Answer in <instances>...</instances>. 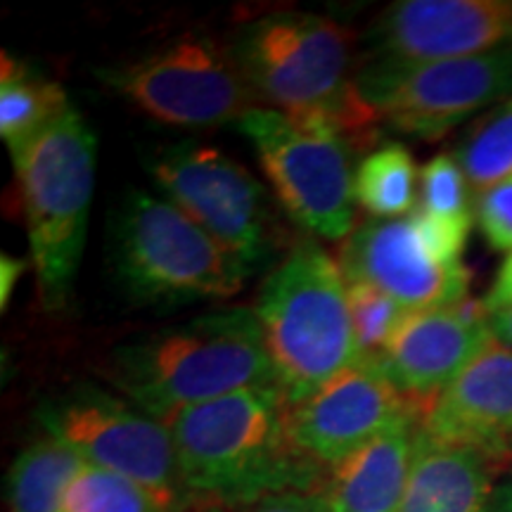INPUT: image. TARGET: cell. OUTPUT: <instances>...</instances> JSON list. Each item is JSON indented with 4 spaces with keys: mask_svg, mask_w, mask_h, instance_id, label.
I'll use <instances>...</instances> for the list:
<instances>
[{
    "mask_svg": "<svg viewBox=\"0 0 512 512\" xmlns=\"http://www.w3.org/2000/svg\"><path fill=\"white\" fill-rule=\"evenodd\" d=\"M287 408L278 387H259L171 415L164 425L192 503L238 508L283 491H320L325 472L292 444Z\"/></svg>",
    "mask_w": 512,
    "mask_h": 512,
    "instance_id": "1",
    "label": "cell"
},
{
    "mask_svg": "<svg viewBox=\"0 0 512 512\" xmlns=\"http://www.w3.org/2000/svg\"><path fill=\"white\" fill-rule=\"evenodd\" d=\"M117 392L166 422L192 406L275 387L259 318L249 306L209 311L114 349L105 370Z\"/></svg>",
    "mask_w": 512,
    "mask_h": 512,
    "instance_id": "2",
    "label": "cell"
},
{
    "mask_svg": "<svg viewBox=\"0 0 512 512\" xmlns=\"http://www.w3.org/2000/svg\"><path fill=\"white\" fill-rule=\"evenodd\" d=\"M259 107L304 121H323L349 140L377 128L356 95L351 36L335 19L302 10H275L242 24L230 41Z\"/></svg>",
    "mask_w": 512,
    "mask_h": 512,
    "instance_id": "3",
    "label": "cell"
},
{
    "mask_svg": "<svg viewBox=\"0 0 512 512\" xmlns=\"http://www.w3.org/2000/svg\"><path fill=\"white\" fill-rule=\"evenodd\" d=\"M256 318L275 387L299 406L361 361L342 268L316 240H299L261 285Z\"/></svg>",
    "mask_w": 512,
    "mask_h": 512,
    "instance_id": "4",
    "label": "cell"
},
{
    "mask_svg": "<svg viewBox=\"0 0 512 512\" xmlns=\"http://www.w3.org/2000/svg\"><path fill=\"white\" fill-rule=\"evenodd\" d=\"M22 197L41 302L48 311L72 304L86 247L95 190L98 138L79 110L10 152Z\"/></svg>",
    "mask_w": 512,
    "mask_h": 512,
    "instance_id": "5",
    "label": "cell"
},
{
    "mask_svg": "<svg viewBox=\"0 0 512 512\" xmlns=\"http://www.w3.org/2000/svg\"><path fill=\"white\" fill-rule=\"evenodd\" d=\"M112 266L126 297L152 309L223 302L252 275L174 202L145 190L114 216Z\"/></svg>",
    "mask_w": 512,
    "mask_h": 512,
    "instance_id": "6",
    "label": "cell"
},
{
    "mask_svg": "<svg viewBox=\"0 0 512 512\" xmlns=\"http://www.w3.org/2000/svg\"><path fill=\"white\" fill-rule=\"evenodd\" d=\"M240 131L294 223L325 240L354 233L356 169L351 140L339 128L254 107Z\"/></svg>",
    "mask_w": 512,
    "mask_h": 512,
    "instance_id": "7",
    "label": "cell"
},
{
    "mask_svg": "<svg viewBox=\"0 0 512 512\" xmlns=\"http://www.w3.org/2000/svg\"><path fill=\"white\" fill-rule=\"evenodd\" d=\"M36 418L48 437L72 448L83 463L131 479L171 512L192 503L169 427L121 394L76 384L43 401Z\"/></svg>",
    "mask_w": 512,
    "mask_h": 512,
    "instance_id": "8",
    "label": "cell"
},
{
    "mask_svg": "<svg viewBox=\"0 0 512 512\" xmlns=\"http://www.w3.org/2000/svg\"><path fill=\"white\" fill-rule=\"evenodd\" d=\"M95 79L150 119L174 128H216L245 117L256 98L228 48L185 34L138 60L93 69Z\"/></svg>",
    "mask_w": 512,
    "mask_h": 512,
    "instance_id": "9",
    "label": "cell"
},
{
    "mask_svg": "<svg viewBox=\"0 0 512 512\" xmlns=\"http://www.w3.org/2000/svg\"><path fill=\"white\" fill-rule=\"evenodd\" d=\"M356 95L377 126L403 136L441 138L512 98V46L425 64L363 62Z\"/></svg>",
    "mask_w": 512,
    "mask_h": 512,
    "instance_id": "10",
    "label": "cell"
},
{
    "mask_svg": "<svg viewBox=\"0 0 512 512\" xmlns=\"http://www.w3.org/2000/svg\"><path fill=\"white\" fill-rule=\"evenodd\" d=\"M465 245V235L415 209L401 219L361 223L337 264L347 283L373 285L408 313L430 311L470 297Z\"/></svg>",
    "mask_w": 512,
    "mask_h": 512,
    "instance_id": "11",
    "label": "cell"
},
{
    "mask_svg": "<svg viewBox=\"0 0 512 512\" xmlns=\"http://www.w3.org/2000/svg\"><path fill=\"white\" fill-rule=\"evenodd\" d=\"M152 181L183 214L233 254L249 273L271 247L264 185L245 166L211 145L181 143L145 159Z\"/></svg>",
    "mask_w": 512,
    "mask_h": 512,
    "instance_id": "12",
    "label": "cell"
},
{
    "mask_svg": "<svg viewBox=\"0 0 512 512\" xmlns=\"http://www.w3.org/2000/svg\"><path fill=\"white\" fill-rule=\"evenodd\" d=\"M401 422H422V415L384 375L377 358H361L299 406L287 408L292 444L323 472Z\"/></svg>",
    "mask_w": 512,
    "mask_h": 512,
    "instance_id": "13",
    "label": "cell"
},
{
    "mask_svg": "<svg viewBox=\"0 0 512 512\" xmlns=\"http://www.w3.org/2000/svg\"><path fill=\"white\" fill-rule=\"evenodd\" d=\"M512 46V0H401L366 34V64L458 60Z\"/></svg>",
    "mask_w": 512,
    "mask_h": 512,
    "instance_id": "14",
    "label": "cell"
},
{
    "mask_svg": "<svg viewBox=\"0 0 512 512\" xmlns=\"http://www.w3.org/2000/svg\"><path fill=\"white\" fill-rule=\"evenodd\" d=\"M494 339L482 299L413 311L377 354L384 375L422 418L467 363Z\"/></svg>",
    "mask_w": 512,
    "mask_h": 512,
    "instance_id": "15",
    "label": "cell"
},
{
    "mask_svg": "<svg viewBox=\"0 0 512 512\" xmlns=\"http://www.w3.org/2000/svg\"><path fill=\"white\" fill-rule=\"evenodd\" d=\"M437 444L494 456L512 446V349L494 337L441 392L420 422Z\"/></svg>",
    "mask_w": 512,
    "mask_h": 512,
    "instance_id": "16",
    "label": "cell"
},
{
    "mask_svg": "<svg viewBox=\"0 0 512 512\" xmlns=\"http://www.w3.org/2000/svg\"><path fill=\"white\" fill-rule=\"evenodd\" d=\"M418 434L420 422H401L328 470L320 494L330 512H399Z\"/></svg>",
    "mask_w": 512,
    "mask_h": 512,
    "instance_id": "17",
    "label": "cell"
},
{
    "mask_svg": "<svg viewBox=\"0 0 512 512\" xmlns=\"http://www.w3.org/2000/svg\"><path fill=\"white\" fill-rule=\"evenodd\" d=\"M491 458L470 448L437 444L418 434V448L399 512H491Z\"/></svg>",
    "mask_w": 512,
    "mask_h": 512,
    "instance_id": "18",
    "label": "cell"
},
{
    "mask_svg": "<svg viewBox=\"0 0 512 512\" xmlns=\"http://www.w3.org/2000/svg\"><path fill=\"white\" fill-rule=\"evenodd\" d=\"M72 110L57 81L41 76L29 64L3 53L0 69V138L8 152L41 136L62 114Z\"/></svg>",
    "mask_w": 512,
    "mask_h": 512,
    "instance_id": "19",
    "label": "cell"
},
{
    "mask_svg": "<svg viewBox=\"0 0 512 512\" xmlns=\"http://www.w3.org/2000/svg\"><path fill=\"white\" fill-rule=\"evenodd\" d=\"M83 467L72 448L41 437L12 460L5 494L10 512H60L69 484Z\"/></svg>",
    "mask_w": 512,
    "mask_h": 512,
    "instance_id": "20",
    "label": "cell"
},
{
    "mask_svg": "<svg viewBox=\"0 0 512 512\" xmlns=\"http://www.w3.org/2000/svg\"><path fill=\"white\" fill-rule=\"evenodd\" d=\"M420 171L408 147L389 143L356 169V204L373 219H401L418 207Z\"/></svg>",
    "mask_w": 512,
    "mask_h": 512,
    "instance_id": "21",
    "label": "cell"
},
{
    "mask_svg": "<svg viewBox=\"0 0 512 512\" xmlns=\"http://www.w3.org/2000/svg\"><path fill=\"white\" fill-rule=\"evenodd\" d=\"M472 190L482 192L512 176V98L486 112L453 152Z\"/></svg>",
    "mask_w": 512,
    "mask_h": 512,
    "instance_id": "22",
    "label": "cell"
},
{
    "mask_svg": "<svg viewBox=\"0 0 512 512\" xmlns=\"http://www.w3.org/2000/svg\"><path fill=\"white\" fill-rule=\"evenodd\" d=\"M415 209L470 238L472 223H477L475 190L453 152L451 155L441 152L422 166L418 207Z\"/></svg>",
    "mask_w": 512,
    "mask_h": 512,
    "instance_id": "23",
    "label": "cell"
},
{
    "mask_svg": "<svg viewBox=\"0 0 512 512\" xmlns=\"http://www.w3.org/2000/svg\"><path fill=\"white\" fill-rule=\"evenodd\" d=\"M60 512H171L131 479L83 463L62 498Z\"/></svg>",
    "mask_w": 512,
    "mask_h": 512,
    "instance_id": "24",
    "label": "cell"
},
{
    "mask_svg": "<svg viewBox=\"0 0 512 512\" xmlns=\"http://www.w3.org/2000/svg\"><path fill=\"white\" fill-rule=\"evenodd\" d=\"M349 309L363 358H375L408 316L392 297L366 283H347Z\"/></svg>",
    "mask_w": 512,
    "mask_h": 512,
    "instance_id": "25",
    "label": "cell"
},
{
    "mask_svg": "<svg viewBox=\"0 0 512 512\" xmlns=\"http://www.w3.org/2000/svg\"><path fill=\"white\" fill-rule=\"evenodd\" d=\"M475 221L491 247L512 252V176L477 192Z\"/></svg>",
    "mask_w": 512,
    "mask_h": 512,
    "instance_id": "26",
    "label": "cell"
},
{
    "mask_svg": "<svg viewBox=\"0 0 512 512\" xmlns=\"http://www.w3.org/2000/svg\"><path fill=\"white\" fill-rule=\"evenodd\" d=\"M209 512H330L320 491H283L238 508H211Z\"/></svg>",
    "mask_w": 512,
    "mask_h": 512,
    "instance_id": "27",
    "label": "cell"
},
{
    "mask_svg": "<svg viewBox=\"0 0 512 512\" xmlns=\"http://www.w3.org/2000/svg\"><path fill=\"white\" fill-rule=\"evenodd\" d=\"M484 309L491 313L512 309V252L505 254L501 268H498L494 283H491L489 292L484 294Z\"/></svg>",
    "mask_w": 512,
    "mask_h": 512,
    "instance_id": "28",
    "label": "cell"
},
{
    "mask_svg": "<svg viewBox=\"0 0 512 512\" xmlns=\"http://www.w3.org/2000/svg\"><path fill=\"white\" fill-rule=\"evenodd\" d=\"M29 266L31 259H19V256L3 254V259H0V306H3V311L8 309L12 292H15L19 278Z\"/></svg>",
    "mask_w": 512,
    "mask_h": 512,
    "instance_id": "29",
    "label": "cell"
},
{
    "mask_svg": "<svg viewBox=\"0 0 512 512\" xmlns=\"http://www.w3.org/2000/svg\"><path fill=\"white\" fill-rule=\"evenodd\" d=\"M489 325L498 342H503L505 347L512 349V309L491 313Z\"/></svg>",
    "mask_w": 512,
    "mask_h": 512,
    "instance_id": "30",
    "label": "cell"
},
{
    "mask_svg": "<svg viewBox=\"0 0 512 512\" xmlns=\"http://www.w3.org/2000/svg\"><path fill=\"white\" fill-rule=\"evenodd\" d=\"M491 512H512V477L494 491V503H491Z\"/></svg>",
    "mask_w": 512,
    "mask_h": 512,
    "instance_id": "31",
    "label": "cell"
}]
</instances>
